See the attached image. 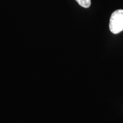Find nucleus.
Returning a JSON list of instances; mask_svg holds the SVG:
<instances>
[{
  "label": "nucleus",
  "instance_id": "f257e3e1",
  "mask_svg": "<svg viewBox=\"0 0 123 123\" xmlns=\"http://www.w3.org/2000/svg\"><path fill=\"white\" fill-rule=\"evenodd\" d=\"M110 31L116 34L123 31V10L118 9L112 14L110 21Z\"/></svg>",
  "mask_w": 123,
  "mask_h": 123
},
{
  "label": "nucleus",
  "instance_id": "f03ea898",
  "mask_svg": "<svg viewBox=\"0 0 123 123\" xmlns=\"http://www.w3.org/2000/svg\"><path fill=\"white\" fill-rule=\"evenodd\" d=\"M79 5L84 8H88L91 4V0H76Z\"/></svg>",
  "mask_w": 123,
  "mask_h": 123
}]
</instances>
